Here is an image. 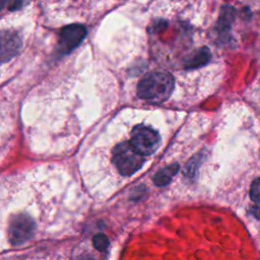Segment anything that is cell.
<instances>
[{
  "instance_id": "3",
  "label": "cell",
  "mask_w": 260,
  "mask_h": 260,
  "mask_svg": "<svg viewBox=\"0 0 260 260\" xmlns=\"http://www.w3.org/2000/svg\"><path fill=\"white\" fill-rule=\"evenodd\" d=\"M129 142L131 146L142 156L153 153L160 142L158 132L150 126L136 125L130 136Z\"/></svg>"
},
{
  "instance_id": "9",
  "label": "cell",
  "mask_w": 260,
  "mask_h": 260,
  "mask_svg": "<svg viewBox=\"0 0 260 260\" xmlns=\"http://www.w3.org/2000/svg\"><path fill=\"white\" fill-rule=\"evenodd\" d=\"M92 244H93V247L98 250V251H105L107 250V248L109 247V239L106 235L104 234H98L93 237V240H92Z\"/></svg>"
},
{
  "instance_id": "7",
  "label": "cell",
  "mask_w": 260,
  "mask_h": 260,
  "mask_svg": "<svg viewBox=\"0 0 260 260\" xmlns=\"http://www.w3.org/2000/svg\"><path fill=\"white\" fill-rule=\"evenodd\" d=\"M211 57L210 51L208 48H201L197 50L195 53L192 54V56L186 61V67L187 68H197L199 66L205 65Z\"/></svg>"
},
{
  "instance_id": "11",
  "label": "cell",
  "mask_w": 260,
  "mask_h": 260,
  "mask_svg": "<svg viewBox=\"0 0 260 260\" xmlns=\"http://www.w3.org/2000/svg\"><path fill=\"white\" fill-rule=\"evenodd\" d=\"M23 3V0H10L9 3V9L11 11H14L16 9H19Z\"/></svg>"
},
{
  "instance_id": "6",
  "label": "cell",
  "mask_w": 260,
  "mask_h": 260,
  "mask_svg": "<svg viewBox=\"0 0 260 260\" xmlns=\"http://www.w3.org/2000/svg\"><path fill=\"white\" fill-rule=\"evenodd\" d=\"M179 171V165L173 164L169 167H166L161 170H159L153 177V182L156 186L162 187L166 186L171 182L173 177L178 173Z\"/></svg>"
},
{
  "instance_id": "1",
  "label": "cell",
  "mask_w": 260,
  "mask_h": 260,
  "mask_svg": "<svg viewBox=\"0 0 260 260\" xmlns=\"http://www.w3.org/2000/svg\"><path fill=\"white\" fill-rule=\"evenodd\" d=\"M174 85V77L169 72L147 73L138 82L137 95L151 103H162L171 95Z\"/></svg>"
},
{
  "instance_id": "2",
  "label": "cell",
  "mask_w": 260,
  "mask_h": 260,
  "mask_svg": "<svg viewBox=\"0 0 260 260\" xmlns=\"http://www.w3.org/2000/svg\"><path fill=\"white\" fill-rule=\"evenodd\" d=\"M111 160L121 176H131L142 167L143 156L131 146L129 140H126L113 148Z\"/></svg>"
},
{
  "instance_id": "10",
  "label": "cell",
  "mask_w": 260,
  "mask_h": 260,
  "mask_svg": "<svg viewBox=\"0 0 260 260\" xmlns=\"http://www.w3.org/2000/svg\"><path fill=\"white\" fill-rule=\"evenodd\" d=\"M250 198L252 201L258 203L260 202V178H257L253 181L250 187Z\"/></svg>"
},
{
  "instance_id": "5",
  "label": "cell",
  "mask_w": 260,
  "mask_h": 260,
  "mask_svg": "<svg viewBox=\"0 0 260 260\" xmlns=\"http://www.w3.org/2000/svg\"><path fill=\"white\" fill-rule=\"evenodd\" d=\"M21 48L19 36L12 30H0V64L14 58Z\"/></svg>"
},
{
  "instance_id": "12",
  "label": "cell",
  "mask_w": 260,
  "mask_h": 260,
  "mask_svg": "<svg viewBox=\"0 0 260 260\" xmlns=\"http://www.w3.org/2000/svg\"><path fill=\"white\" fill-rule=\"evenodd\" d=\"M8 0H0V11L5 7Z\"/></svg>"
},
{
  "instance_id": "4",
  "label": "cell",
  "mask_w": 260,
  "mask_h": 260,
  "mask_svg": "<svg viewBox=\"0 0 260 260\" xmlns=\"http://www.w3.org/2000/svg\"><path fill=\"white\" fill-rule=\"evenodd\" d=\"M86 28L81 24H70L62 28L59 36L58 50L61 54H68L85 38Z\"/></svg>"
},
{
  "instance_id": "8",
  "label": "cell",
  "mask_w": 260,
  "mask_h": 260,
  "mask_svg": "<svg viewBox=\"0 0 260 260\" xmlns=\"http://www.w3.org/2000/svg\"><path fill=\"white\" fill-rule=\"evenodd\" d=\"M236 16V10L234 7L231 6H224L221 9L219 19H218V27L220 31H228L231 28V24L234 21Z\"/></svg>"
}]
</instances>
